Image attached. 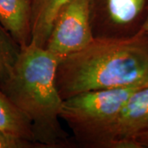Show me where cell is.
<instances>
[{
    "mask_svg": "<svg viewBox=\"0 0 148 148\" xmlns=\"http://www.w3.org/2000/svg\"><path fill=\"white\" fill-rule=\"evenodd\" d=\"M137 89L117 88L79 93L64 100L60 118L69 125L79 144L95 148L127 98Z\"/></svg>",
    "mask_w": 148,
    "mask_h": 148,
    "instance_id": "3",
    "label": "cell"
},
{
    "mask_svg": "<svg viewBox=\"0 0 148 148\" xmlns=\"http://www.w3.org/2000/svg\"><path fill=\"white\" fill-rule=\"evenodd\" d=\"M134 141L138 143L140 148H148V129L137 135L134 138Z\"/></svg>",
    "mask_w": 148,
    "mask_h": 148,
    "instance_id": "12",
    "label": "cell"
},
{
    "mask_svg": "<svg viewBox=\"0 0 148 148\" xmlns=\"http://www.w3.org/2000/svg\"><path fill=\"white\" fill-rule=\"evenodd\" d=\"M56 86L63 100L90 90L148 86V32L95 37L58 61Z\"/></svg>",
    "mask_w": 148,
    "mask_h": 148,
    "instance_id": "1",
    "label": "cell"
},
{
    "mask_svg": "<svg viewBox=\"0 0 148 148\" xmlns=\"http://www.w3.org/2000/svg\"><path fill=\"white\" fill-rule=\"evenodd\" d=\"M95 37H127L144 28L148 0H90Z\"/></svg>",
    "mask_w": 148,
    "mask_h": 148,
    "instance_id": "5",
    "label": "cell"
},
{
    "mask_svg": "<svg viewBox=\"0 0 148 148\" xmlns=\"http://www.w3.org/2000/svg\"><path fill=\"white\" fill-rule=\"evenodd\" d=\"M41 147L40 144L0 130V148Z\"/></svg>",
    "mask_w": 148,
    "mask_h": 148,
    "instance_id": "11",
    "label": "cell"
},
{
    "mask_svg": "<svg viewBox=\"0 0 148 148\" xmlns=\"http://www.w3.org/2000/svg\"><path fill=\"white\" fill-rule=\"evenodd\" d=\"M148 129V86L134 90L95 148H140L134 138Z\"/></svg>",
    "mask_w": 148,
    "mask_h": 148,
    "instance_id": "6",
    "label": "cell"
},
{
    "mask_svg": "<svg viewBox=\"0 0 148 148\" xmlns=\"http://www.w3.org/2000/svg\"><path fill=\"white\" fill-rule=\"evenodd\" d=\"M58 60L45 48H22L0 86L32 123L35 140L43 148L69 147L60 123L64 100L56 86Z\"/></svg>",
    "mask_w": 148,
    "mask_h": 148,
    "instance_id": "2",
    "label": "cell"
},
{
    "mask_svg": "<svg viewBox=\"0 0 148 148\" xmlns=\"http://www.w3.org/2000/svg\"><path fill=\"white\" fill-rule=\"evenodd\" d=\"M20 50L19 45L0 25V82L10 73Z\"/></svg>",
    "mask_w": 148,
    "mask_h": 148,
    "instance_id": "10",
    "label": "cell"
},
{
    "mask_svg": "<svg viewBox=\"0 0 148 148\" xmlns=\"http://www.w3.org/2000/svg\"><path fill=\"white\" fill-rule=\"evenodd\" d=\"M33 0H0V25L19 47L32 41Z\"/></svg>",
    "mask_w": 148,
    "mask_h": 148,
    "instance_id": "7",
    "label": "cell"
},
{
    "mask_svg": "<svg viewBox=\"0 0 148 148\" xmlns=\"http://www.w3.org/2000/svg\"><path fill=\"white\" fill-rule=\"evenodd\" d=\"M90 0H70L58 12L45 49L58 60L87 46L93 40Z\"/></svg>",
    "mask_w": 148,
    "mask_h": 148,
    "instance_id": "4",
    "label": "cell"
},
{
    "mask_svg": "<svg viewBox=\"0 0 148 148\" xmlns=\"http://www.w3.org/2000/svg\"><path fill=\"white\" fill-rule=\"evenodd\" d=\"M144 29L148 32V13H147V20H146L145 25H144Z\"/></svg>",
    "mask_w": 148,
    "mask_h": 148,
    "instance_id": "13",
    "label": "cell"
},
{
    "mask_svg": "<svg viewBox=\"0 0 148 148\" xmlns=\"http://www.w3.org/2000/svg\"><path fill=\"white\" fill-rule=\"evenodd\" d=\"M0 130L36 143L35 140V135L31 120L25 114V113L6 95L4 91L2 90L1 86Z\"/></svg>",
    "mask_w": 148,
    "mask_h": 148,
    "instance_id": "9",
    "label": "cell"
},
{
    "mask_svg": "<svg viewBox=\"0 0 148 148\" xmlns=\"http://www.w3.org/2000/svg\"><path fill=\"white\" fill-rule=\"evenodd\" d=\"M69 1L33 0L32 44L40 47H45L55 17L58 12Z\"/></svg>",
    "mask_w": 148,
    "mask_h": 148,
    "instance_id": "8",
    "label": "cell"
}]
</instances>
